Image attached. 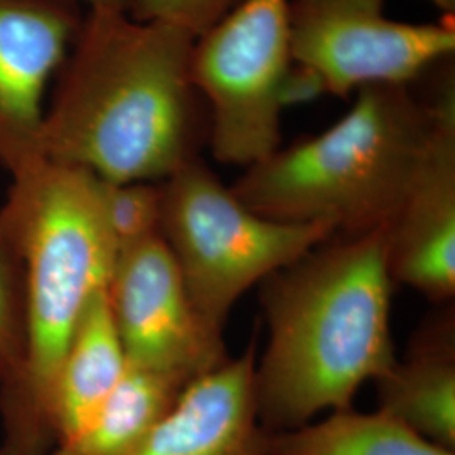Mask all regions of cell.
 I'll list each match as a JSON object with an SVG mask.
<instances>
[{
    "label": "cell",
    "mask_w": 455,
    "mask_h": 455,
    "mask_svg": "<svg viewBox=\"0 0 455 455\" xmlns=\"http://www.w3.org/2000/svg\"><path fill=\"white\" fill-rule=\"evenodd\" d=\"M196 36L124 11L86 9L39 132L41 156L105 182H164L208 146L191 78Z\"/></svg>",
    "instance_id": "cell-1"
},
{
    "label": "cell",
    "mask_w": 455,
    "mask_h": 455,
    "mask_svg": "<svg viewBox=\"0 0 455 455\" xmlns=\"http://www.w3.org/2000/svg\"><path fill=\"white\" fill-rule=\"evenodd\" d=\"M387 233L334 235L263 282L268 342L255 363L263 430H292L353 408L359 388L396 361Z\"/></svg>",
    "instance_id": "cell-2"
},
{
    "label": "cell",
    "mask_w": 455,
    "mask_h": 455,
    "mask_svg": "<svg viewBox=\"0 0 455 455\" xmlns=\"http://www.w3.org/2000/svg\"><path fill=\"white\" fill-rule=\"evenodd\" d=\"M9 174L0 227L24 261L26 342L19 371L0 387V455H51L56 378L90 300L108 285L118 251L95 174L43 156Z\"/></svg>",
    "instance_id": "cell-3"
},
{
    "label": "cell",
    "mask_w": 455,
    "mask_h": 455,
    "mask_svg": "<svg viewBox=\"0 0 455 455\" xmlns=\"http://www.w3.org/2000/svg\"><path fill=\"white\" fill-rule=\"evenodd\" d=\"M434 124L432 92L368 86L334 125L246 167L231 191L275 221L325 223L336 235L387 229L422 165Z\"/></svg>",
    "instance_id": "cell-4"
},
{
    "label": "cell",
    "mask_w": 455,
    "mask_h": 455,
    "mask_svg": "<svg viewBox=\"0 0 455 455\" xmlns=\"http://www.w3.org/2000/svg\"><path fill=\"white\" fill-rule=\"evenodd\" d=\"M163 184V235L196 310L223 336L240 297L336 235L251 212L201 157Z\"/></svg>",
    "instance_id": "cell-5"
},
{
    "label": "cell",
    "mask_w": 455,
    "mask_h": 455,
    "mask_svg": "<svg viewBox=\"0 0 455 455\" xmlns=\"http://www.w3.org/2000/svg\"><path fill=\"white\" fill-rule=\"evenodd\" d=\"M291 0H243L191 54V78L210 112L218 163L250 167L280 148V115L292 84Z\"/></svg>",
    "instance_id": "cell-6"
},
{
    "label": "cell",
    "mask_w": 455,
    "mask_h": 455,
    "mask_svg": "<svg viewBox=\"0 0 455 455\" xmlns=\"http://www.w3.org/2000/svg\"><path fill=\"white\" fill-rule=\"evenodd\" d=\"M291 54L310 88L346 98L378 84H413L452 60L455 20H393L385 0H291Z\"/></svg>",
    "instance_id": "cell-7"
},
{
    "label": "cell",
    "mask_w": 455,
    "mask_h": 455,
    "mask_svg": "<svg viewBox=\"0 0 455 455\" xmlns=\"http://www.w3.org/2000/svg\"><path fill=\"white\" fill-rule=\"evenodd\" d=\"M107 297L129 364L193 383L228 363L223 336L201 319L163 236L116 255Z\"/></svg>",
    "instance_id": "cell-8"
},
{
    "label": "cell",
    "mask_w": 455,
    "mask_h": 455,
    "mask_svg": "<svg viewBox=\"0 0 455 455\" xmlns=\"http://www.w3.org/2000/svg\"><path fill=\"white\" fill-rule=\"evenodd\" d=\"M432 88L435 124L422 165L385 229L391 280L449 304L455 293V76L442 65Z\"/></svg>",
    "instance_id": "cell-9"
},
{
    "label": "cell",
    "mask_w": 455,
    "mask_h": 455,
    "mask_svg": "<svg viewBox=\"0 0 455 455\" xmlns=\"http://www.w3.org/2000/svg\"><path fill=\"white\" fill-rule=\"evenodd\" d=\"M86 9L78 0H0V165L41 156L43 97Z\"/></svg>",
    "instance_id": "cell-10"
},
{
    "label": "cell",
    "mask_w": 455,
    "mask_h": 455,
    "mask_svg": "<svg viewBox=\"0 0 455 455\" xmlns=\"http://www.w3.org/2000/svg\"><path fill=\"white\" fill-rule=\"evenodd\" d=\"M255 341L189 383L176 407L129 455H263L255 403Z\"/></svg>",
    "instance_id": "cell-11"
},
{
    "label": "cell",
    "mask_w": 455,
    "mask_h": 455,
    "mask_svg": "<svg viewBox=\"0 0 455 455\" xmlns=\"http://www.w3.org/2000/svg\"><path fill=\"white\" fill-rule=\"evenodd\" d=\"M378 410L445 449H455L454 310L419 329L407 355L376 379Z\"/></svg>",
    "instance_id": "cell-12"
},
{
    "label": "cell",
    "mask_w": 455,
    "mask_h": 455,
    "mask_svg": "<svg viewBox=\"0 0 455 455\" xmlns=\"http://www.w3.org/2000/svg\"><path fill=\"white\" fill-rule=\"evenodd\" d=\"M129 363L107 289L90 300L56 378L51 405L54 449L75 439L120 383Z\"/></svg>",
    "instance_id": "cell-13"
},
{
    "label": "cell",
    "mask_w": 455,
    "mask_h": 455,
    "mask_svg": "<svg viewBox=\"0 0 455 455\" xmlns=\"http://www.w3.org/2000/svg\"><path fill=\"white\" fill-rule=\"evenodd\" d=\"M189 383L129 364L120 383L75 439L51 455H129L163 422Z\"/></svg>",
    "instance_id": "cell-14"
},
{
    "label": "cell",
    "mask_w": 455,
    "mask_h": 455,
    "mask_svg": "<svg viewBox=\"0 0 455 455\" xmlns=\"http://www.w3.org/2000/svg\"><path fill=\"white\" fill-rule=\"evenodd\" d=\"M263 455H455L405 423L376 410L332 411L325 420L292 430L267 432Z\"/></svg>",
    "instance_id": "cell-15"
},
{
    "label": "cell",
    "mask_w": 455,
    "mask_h": 455,
    "mask_svg": "<svg viewBox=\"0 0 455 455\" xmlns=\"http://www.w3.org/2000/svg\"><path fill=\"white\" fill-rule=\"evenodd\" d=\"M103 210L116 251L163 236V184L101 180Z\"/></svg>",
    "instance_id": "cell-16"
},
{
    "label": "cell",
    "mask_w": 455,
    "mask_h": 455,
    "mask_svg": "<svg viewBox=\"0 0 455 455\" xmlns=\"http://www.w3.org/2000/svg\"><path fill=\"white\" fill-rule=\"evenodd\" d=\"M26 342L24 261L0 227V387L16 376Z\"/></svg>",
    "instance_id": "cell-17"
},
{
    "label": "cell",
    "mask_w": 455,
    "mask_h": 455,
    "mask_svg": "<svg viewBox=\"0 0 455 455\" xmlns=\"http://www.w3.org/2000/svg\"><path fill=\"white\" fill-rule=\"evenodd\" d=\"M242 2L243 0H129L127 14L144 22H171L197 37Z\"/></svg>",
    "instance_id": "cell-18"
},
{
    "label": "cell",
    "mask_w": 455,
    "mask_h": 455,
    "mask_svg": "<svg viewBox=\"0 0 455 455\" xmlns=\"http://www.w3.org/2000/svg\"><path fill=\"white\" fill-rule=\"evenodd\" d=\"M84 9H107V11H124L127 12L129 0H78Z\"/></svg>",
    "instance_id": "cell-19"
},
{
    "label": "cell",
    "mask_w": 455,
    "mask_h": 455,
    "mask_svg": "<svg viewBox=\"0 0 455 455\" xmlns=\"http://www.w3.org/2000/svg\"><path fill=\"white\" fill-rule=\"evenodd\" d=\"M434 7H437L442 17L445 19H454L455 16V0H428Z\"/></svg>",
    "instance_id": "cell-20"
}]
</instances>
